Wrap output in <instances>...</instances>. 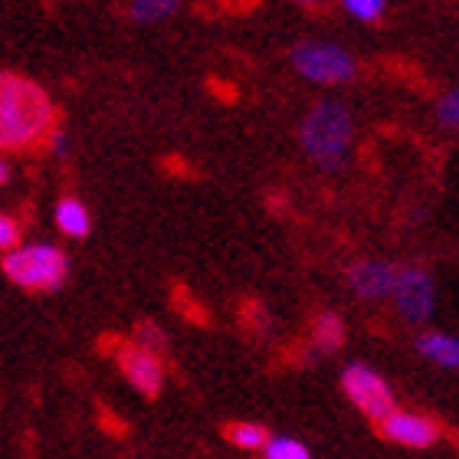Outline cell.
Wrapping results in <instances>:
<instances>
[{
	"label": "cell",
	"mask_w": 459,
	"mask_h": 459,
	"mask_svg": "<svg viewBox=\"0 0 459 459\" xmlns=\"http://www.w3.org/2000/svg\"><path fill=\"white\" fill-rule=\"evenodd\" d=\"M397 279H401V266H397V263H387V259H358V263H351L348 273H344L348 289H351L358 299H364V302L391 299Z\"/></svg>",
	"instance_id": "ba28073f"
},
{
	"label": "cell",
	"mask_w": 459,
	"mask_h": 459,
	"mask_svg": "<svg viewBox=\"0 0 459 459\" xmlns=\"http://www.w3.org/2000/svg\"><path fill=\"white\" fill-rule=\"evenodd\" d=\"M249 322H253L249 328H256L259 335H263V332H269V312L263 306H256L253 312H249Z\"/></svg>",
	"instance_id": "44dd1931"
},
{
	"label": "cell",
	"mask_w": 459,
	"mask_h": 459,
	"mask_svg": "<svg viewBox=\"0 0 459 459\" xmlns=\"http://www.w3.org/2000/svg\"><path fill=\"white\" fill-rule=\"evenodd\" d=\"M354 20H361V23H374V20L384 17V10H387V0H338Z\"/></svg>",
	"instance_id": "e0dca14e"
},
{
	"label": "cell",
	"mask_w": 459,
	"mask_h": 459,
	"mask_svg": "<svg viewBox=\"0 0 459 459\" xmlns=\"http://www.w3.org/2000/svg\"><path fill=\"white\" fill-rule=\"evenodd\" d=\"M381 437L397 446H407V450H430L433 443L440 440V423L430 420L427 413L394 411L391 417L381 420Z\"/></svg>",
	"instance_id": "9c48e42d"
},
{
	"label": "cell",
	"mask_w": 459,
	"mask_h": 459,
	"mask_svg": "<svg viewBox=\"0 0 459 459\" xmlns=\"http://www.w3.org/2000/svg\"><path fill=\"white\" fill-rule=\"evenodd\" d=\"M299 144L322 171H342L354 144V112L344 102H316L299 122Z\"/></svg>",
	"instance_id": "7a4b0ae2"
},
{
	"label": "cell",
	"mask_w": 459,
	"mask_h": 459,
	"mask_svg": "<svg viewBox=\"0 0 459 459\" xmlns=\"http://www.w3.org/2000/svg\"><path fill=\"white\" fill-rule=\"evenodd\" d=\"M437 122H440L443 128H459V89H453V92H446V96L440 99Z\"/></svg>",
	"instance_id": "ac0fdd59"
},
{
	"label": "cell",
	"mask_w": 459,
	"mask_h": 459,
	"mask_svg": "<svg viewBox=\"0 0 459 459\" xmlns=\"http://www.w3.org/2000/svg\"><path fill=\"white\" fill-rule=\"evenodd\" d=\"M417 354L427 358L437 368H446V371H459V338L446 335V332H423L417 338Z\"/></svg>",
	"instance_id": "30bf717a"
},
{
	"label": "cell",
	"mask_w": 459,
	"mask_h": 459,
	"mask_svg": "<svg viewBox=\"0 0 459 459\" xmlns=\"http://www.w3.org/2000/svg\"><path fill=\"white\" fill-rule=\"evenodd\" d=\"M391 299L407 322L423 325V322H430L433 308H437V282L423 266H401V279H397Z\"/></svg>",
	"instance_id": "8992f818"
},
{
	"label": "cell",
	"mask_w": 459,
	"mask_h": 459,
	"mask_svg": "<svg viewBox=\"0 0 459 459\" xmlns=\"http://www.w3.org/2000/svg\"><path fill=\"white\" fill-rule=\"evenodd\" d=\"M7 178H10V168H7V161L0 158V184H7Z\"/></svg>",
	"instance_id": "7402d4cb"
},
{
	"label": "cell",
	"mask_w": 459,
	"mask_h": 459,
	"mask_svg": "<svg viewBox=\"0 0 459 459\" xmlns=\"http://www.w3.org/2000/svg\"><path fill=\"white\" fill-rule=\"evenodd\" d=\"M47 142H49V148H53V154H59V158H66L69 154V134L63 132V128H53Z\"/></svg>",
	"instance_id": "ffe728a7"
},
{
	"label": "cell",
	"mask_w": 459,
	"mask_h": 459,
	"mask_svg": "<svg viewBox=\"0 0 459 459\" xmlns=\"http://www.w3.org/2000/svg\"><path fill=\"white\" fill-rule=\"evenodd\" d=\"M227 440L237 446V450H247V453H263V446L269 443V433L266 427H259V423H230L227 427Z\"/></svg>",
	"instance_id": "4fadbf2b"
},
{
	"label": "cell",
	"mask_w": 459,
	"mask_h": 459,
	"mask_svg": "<svg viewBox=\"0 0 459 459\" xmlns=\"http://www.w3.org/2000/svg\"><path fill=\"white\" fill-rule=\"evenodd\" d=\"M53 221H56L59 233H66L69 239H82L89 237L92 230V217H89V207L76 197H63L53 211Z\"/></svg>",
	"instance_id": "8fae6325"
},
{
	"label": "cell",
	"mask_w": 459,
	"mask_h": 459,
	"mask_svg": "<svg viewBox=\"0 0 459 459\" xmlns=\"http://www.w3.org/2000/svg\"><path fill=\"white\" fill-rule=\"evenodd\" d=\"M4 276L27 292H56L69 279V256L53 243H20L4 253Z\"/></svg>",
	"instance_id": "3957f363"
},
{
	"label": "cell",
	"mask_w": 459,
	"mask_h": 459,
	"mask_svg": "<svg viewBox=\"0 0 459 459\" xmlns=\"http://www.w3.org/2000/svg\"><path fill=\"white\" fill-rule=\"evenodd\" d=\"M344 344V322L338 312H318L312 318V351L316 354H335Z\"/></svg>",
	"instance_id": "7c38bea8"
},
{
	"label": "cell",
	"mask_w": 459,
	"mask_h": 459,
	"mask_svg": "<svg viewBox=\"0 0 459 459\" xmlns=\"http://www.w3.org/2000/svg\"><path fill=\"white\" fill-rule=\"evenodd\" d=\"M263 459H312L306 443L292 440V437H269L263 446Z\"/></svg>",
	"instance_id": "2e32d148"
},
{
	"label": "cell",
	"mask_w": 459,
	"mask_h": 459,
	"mask_svg": "<svg viewBox=\"0 0 459 459\" xmlns=\"http://www.w3.org/2000/svg\"><path fill=\"white\" fill-rule=\"evenodd\" d=\"M138 348H144V351H152L161 358L168 348H171V342H168V332H164L158 322H142V325L134 328V338H132Z\"/></svg>",
	"instance_id": "9a60e30c"
},
{
	"label": "cell",
	"mask_w": 459,
	"mask_h": 459,
	"mask_svg": "<svg viewBox=\"0 0 459 459\" xmlns=\"http://www.w3.org/2000/svg\"><path fill=\"white\" fill-rule=\"evenodd\" d=\"M289 4H296V7H318L322 0H289Z\"/></svg>",
	"instance_id": "603a6c76"
},
{
	"label": "cell",
	"mask_w": 459,
	"mask_h": 459,
	"mask_svg": "<svg viewBox=\"0 0 459 459\" xmlns=\"http://www.w3.org/2000/svg\"><path fill=\"white\" fill-rule=\"evenodd\" d=\"M20 247V223L17 217L10 213H0V253H10V249Z\"/></svg>",
	"instance_id": "d6986e66"
},
{
	"label": "cell",
	"mask_w": 459,
	"mask_h": 459,
	"mask_svg": "<svg viewBox=\"0 0 459 459\" xmlns=\"http://www.w3.org/2000/svg\"><path fill=\"white\" fill-rule=\"evenodd\" d=\"M181 7V0H132L128 4V17L134 23H161Z\"/></svg>",
	"instance_id": "5bb4252c"
},
{
	"label": "cell",
	"mask_w": 459,
	"mask_h": 459,
	"mask_svg": "<svg viewBox=\"0 0 459 459\" xmlns=\"http://www.w3.org/2000/svg\"><path fill=\"white\" fill-rule=\"evenodd\" d=\"M115 364L134 391L144 394V397H158L164 387V361L158 354L144 351L134 342L115 344Z\"/></svg>",
	"instance_id": "52a82bcc"
},
{
	"label": "cell",
	"mask_w": 459,
	"mask_h": 459,
	"mask_svg": "<svg viewBox=\"0 0 459 459\" xmlns=\"http://www.w3.org/2000/svg\"><path fill=\"white\" fill-rule=\"evenodd\" d=\"M56 128L53 99L39 82L0 73V152H27Z\"/></svg>",
	"instance_id": "6da1fadb"
},
{
	"label": "cell",
	"mask_w": 459,
	"mask_h": 459,
	"mask_svg": "<svg viewBox=\"0 0 459 459\" xmlns=\"http://www.w3.org/2000/svg\"><path fill=\"white\" fill-rule=\"evenodd\" d=\"M342 391L344 397L358 407V411L368 417V420L381 423L384 417H391L397 411V401H394L391 384L384 381L381 371H374L371 364L351 361L342 368Z\"/></svg>",
	"instance_id": "5b68a950"
},
{
	"label": "cell",
	"mask_w": 459,
	"mask_h": 459,
	"mask_svg": "<svg viewBox=\"0 0 459 459\" xmlns=\"http://www.w3.org/2000/svg\"><path fill=\"white\" fill-rule=\"evenodd\" d=\"M289 59H292L299 76L316 82V86H344L358 73L351 53L332 39H299Z\"/></svg>",
	"instance_id": "277c9868"
}]
</instances>
